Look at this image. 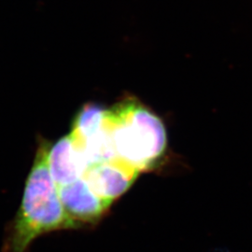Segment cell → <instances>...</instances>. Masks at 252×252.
Wrapping results in <instances>:
<instances>
[{"mask_svg": "<svg viewBox=\"0 0 252 252\" xmlns=\"http://www.w3.org/2000/svg\"><path fill=\"white\" fill-rule=\"evenodd\" d=\"M49 143L39 138L21 206L6 228L4 252H27L32 242L42 234L81 228L65 211L58 187L49 170Z\"/></svg>", "mask_w": 252, "mask_h": 252, "instance_id": "cell-1", "label": "cell"}, {"mask_svg": "<svg viewBox=\"0 0 252 252\" xmlns=\"http://www.w3.org/2000/svg\"><path fill=\"white\" fill-rule=\"evenodd\" d=\"M108 127L119 159L139 172L153 170L167 151L162 120L135 97L108 108Z\"/></svg>", "mask_w": 252, "mask_h": 252, "instance_id": "cell-2", "label": "cell"}, {"mask_svg": "<svg viewBox=\"0 0 252 252\" xmlns=\"http://www.w3.org/2000/svg\"><path fill=\"white\" fill-rule=\"evenodd\" d=\"M139 172L118 157L90 165L82 179L101 198L113 203L126 193Z\"/></svg>", "mask_w": 252, "mask_h": 252, "instance_id": "cell-3", "label": "cell"}, {"mask_svg": "<svg viewBox=\"0 0 252 252\" xmlns=\"http://www.w3.org/2000/svg\"><path fill=\"white\" fill-rule=\"evenodd\" d=\"M58 190L65 211L81 227L98 223L112 204L94 193L82 178Z\"/></svg>", "mask_w": 252, "mask_h": 252, "instance_id": "cell-4", "label": "cell"}, {"mask_svg": "<svg viewBox=\"0 0 252 252\" xmlns=\"http://www.w3.org/2000/svg\"><path fill=\"white\" fill-rule=\"evenodd\" d=\"M47 160L49 170L57 187L81 179L88 168L70 133L54 143H49Z\"/></svg>", "mask_w": 252, "mask_h": 252, "instance_id": "cell-5", "label": "cell"}, {"mask_svg": "<svg viewBox=\"0 0 252 252\" xmlns=\"http://www.w3.org/2000/svg\"><path fill=\"white\" fill-rule=\"evenodd\" d=\"M108 108L86 104L74 118L70 135L77 144H83L98 136L107 128Z\"/></svg>", "mask_w": 252, "mask_h": 252, "instance_id": "cell-6", "label": "cell"}]
</instances>
